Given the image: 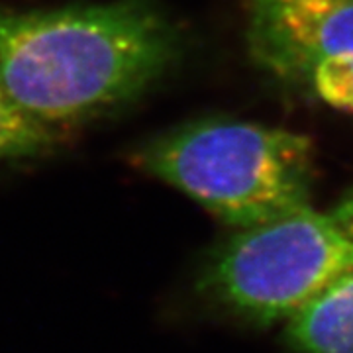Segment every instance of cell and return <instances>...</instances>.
<instances>
[{
	"label": "cell",
	"instance_id": "cell-1",
	"mask_svg": "<svg viewBox=\"0 0 353 353\" xmlns=\"http://www.w3.org/2000/svg\"><path fill=\"white\" fill-rule=\"evenodd\" d=\"M187 48L183 26L155 0L0 8V88L65 132L148 94Z\"/></svg>",
	"mask_w": 353,
	"mask_h": 353
},
{
	"label": "cell",
	"instance_id": "cell-6",
	"mask_svg": "<svg viewBox=\"0 0 353 353\" xmlns=\"http://www.w3.org/2000/svg\"><path fill=\"white\" fill-rule=\"evenodd\" d=\"M63 134L30 118L0 88V163L36 159L55 152L63 143Z\"/></svg>",
	"mask_w": 353,
	"mask_h": 353
},
{
	"label": "cell",
	"instance_id": "cell-3",
	"mask_svg": "<svg viewBox=\"0 0 353 353\" xmlns=\"http://www.w3.org/2000/svg\"><path fill=\"white\" fill-rule=\"evenodd\" d=\"M353 271V241L314 206L234 230L202 259L194 294L232 322H287L320 290Z\"/></svg>",
	"mask_w": 353,
	"mask_h": 353
},
{
	"label": "cell",
	"instance_id": "cell-7",
	"mask_svg": "<svg viewBox=\"0 0 353 353\" xmlns=\"http://www.w3.org/2000/svg\"><path fill=\"white\" fill-rule=\"evenodd\" d=\"M328 214L332 216V220L338 224L341 232L353 241V185L330 208Z\"/></svg>",
	"mask_w": 353,
	"mask_h": 353
},
{
	"label": "cell",
	"instance_id": "cell-5",
	"mask_svg": "<svg viewBox=\"0 0 353 353\" xmlns=\"http://www.w3.org/2000/svg\"><path fill=\"white\" fill-rule=\"evenodd\" d=\"M285 343L289 353H353V271L290 316Z\"/></svg>",
	"mask_w": 353,
	"mask_h": 353
},
{
	"label": "cell",
	"instance_id": "cell-2",
	"mask_svg": "<svg viewBox=\"0 0 353 353\" xmlns=\"http://www.w3.org/2000/svg\"><path fill=\"white\" fill-rule=\"evenodd\" d=\"M132 167L241 230L312 206L316 148L287 128L204 118L138 145Z\"/></svg>",
	"mask_w": 353,
	"mask_h": 353
},
{
	"label": "cell",
	"instance_id": "cell-4",
	"mask_svg": "<svg viewBox=\"0 0 353 353\" xmlns=\"http://www.w3.org/2000/svg\"><path fill=\"white\" fill-rule=\"evenodd\" d=\"M250 61L290 97L353 114V0H241Z\"/></svg>",
	"mask_w": 353,
	"mask_h": 353
}]
</instances>
